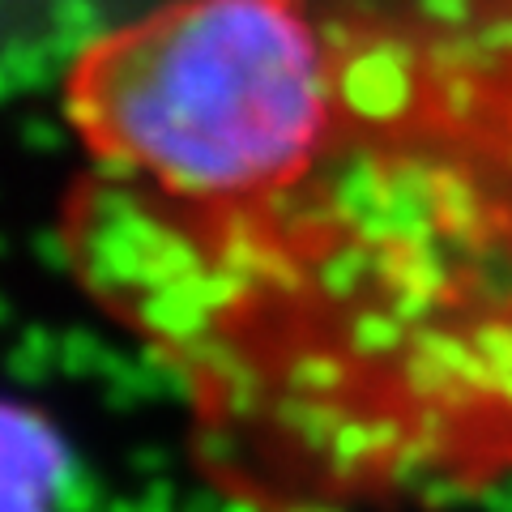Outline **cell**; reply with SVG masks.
<instances>
[{
    "label": "cell",
    "mask_w": 512,
    "mask_h": 512,
    "mask_svg": "<svg viewBox=\"0 0 512 512\" xmlns=\"http://www.w3.org/2000/svg\"><path fill=\"white\" fill-rule=\"evenodd\" d=\"M5 436V512H56L64 487L77 478L82 461L56 423L26 402H5L0 410Z\"/></svg>",
    "instance_id": "7a4b0ae2"
},
{
    "label": "cell",
    "mask_w": 512,
    "mask_h": 512,
    "mask_svg": "<svg viewBox=\"0 0 512 512\" xmlns=\"http://www.w3.org/2000/svg\"><path fill=\"white\" fill-rule=\"evenodd\" d=\"M56 367H60V333L43 325L22 329L9 350V376L18 384H43V380H52Z\"/></svg>",
    "instance_id": "277c9868"
},
{
    "label": "cell",
    "mask_w": 512,
    "mask_h": 512,
    "mask_svg": "<svg viewBox=\"0 0 512 512\" xmlns=\"http://www.w3.org/2000/svg\"><path fill=\"white\" fill-rule=\"evenodd\" d=\"M107 342L90 329H64L60 333V372L69 380H90V376H103V363H107Z\"/></svg>",
    "instance_id": "5b68a950"
},
{
    "label": "cell",
    "mask_w": 512,
    "mask_h": 512,
    "mask_svg": "<svg viewBox=\"0 0 512 512\" xmlns=\"http://www.w3.org/2000/svg\"><path fill=\"white\" fill-rule=\"evenodd\" d=\"M69 133H73V128H60V124L43 120V116L22 120V141H26V150H39V154L64 150V146H69Z\"/></svg>",
    "instance_id": "52a82bcc"
},
{
    "label": "cell",
    "mask_w": 512,
    "mask_h": 512,
    "mask_svg": "<svg viewBox=\"0 0 512 512\" xmlns=\"http://www.w3.org/2000/svg\"><path fill=\"white\" fill-rule=\"evenodd\" d=\"M478 512H512V478H504V483H495L478 495Z\"/></svg>",
    "instance_id": "9c48e42d"
},
{
    "label": "cell",
    "mask_w": 512,
    "mask_h": 512,
    "mask_svg": "<svg viewBox=\"0 0 512 512\" xmlns=\"http://www.w3.org/2000/svg\"><path fill=\"white\" fill-rule=\"evenodd\" d=\"M69 56L60 52L52 39H9L5 60H0V82H5V99H22V94H39L69 73Z\"/></svg>",
    "instance_id": "3957f363"
},
{
    "label": "cell",
    "mask_w": 512,
    "mask_h": 512,
    "mask_svg": "<svg viewBox=\"0 0 512 512\" xmlns=\"http://www.w3.org/2000/svg\"><path fill=\"white\" fill-rule=\"evenodd\" d=\"M128 466H133L141 478H167V466H171V457L163 453V448H141V453H133L128 457Z\"/></svg>",
    "instance_id": "ba28073f"
},
{
    "label": "cell",
    "mask_w": 512,
    "mask_h": 512,
    "mask_svg": "<svg viewBox=\"0 0 512 512\" xmlns=\"http://www.w3.org/2000/svg\"><path fill=\"white\" fill-rule=\"evenodd\" d=\"M103 508H107V491L99 483V474H90L86 466L77 470V478L64 487L60 504H56V512H103Z\"/></svg>",
    "instance_id": "8992f818"
},
{
    "label": "cell",
    "mask_w": 512,
    "mask_h": 512,
    "mask_svg": "<svg viewBox=\"0 0 512 512\" xmlns=\"http://www.w3.org/2000/svg\"><path fill=\"white\" fill-rule=\"evenodd\" d=\"M69 278L261 512L512 478V0H163L64 73Z\"/></svg>",
    "instance_id": "6da1fadb"
}]
</instances>
